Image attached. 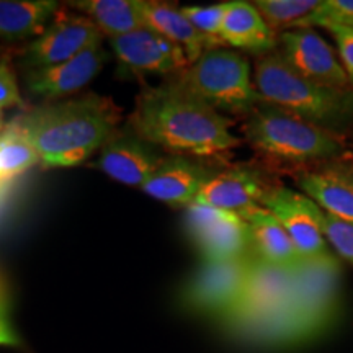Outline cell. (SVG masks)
Returning a JSON list of instances; mask_svg holds the SVG:
<instances>
[{"label":"cell","mask_w":353,"mask_h":353,"mask_svg":"<svg viewBox=\"0 0 353 353\" xmlns=\"http://www.w3.org/2000/svg\"><path fill=\"white\" fill-rule=\"evenodd\" d=\"M232 120L216 112L179 81L144 87L136 99L128 128L170 156L214 157L239 148Z\"/></svg>","instance_id":"1"},{"label":"cell","mask_w":353,"mask_h":353,"mask_svg":"<svg viewBox=\"0 0 353 353\" xmlns=\"http://www.w3.org/2000/svg\"><path fill=\"white\" fill-rule=\"evenodd\" d=\"M120 121L121 110L112 99L87 94L34 107L15 125L38 152L39 165L65 169L103 148Z\"/></svg>","instance_id":"2"},{"label":"cell","mask_w":353,"mask_h":353,"mask_svg":"<svg viewBox=\"0 0 353 353\" xmlns=\"http://www.w3.org/2000/svg\"><path fill=\"white\" fill-rule=\"evenodd\" d=\"M254 85L262 101L335 136L353 126V88H334L307 81L278 51L255 61Z\"/></svg>","instance_id":"3"},{"label":"cell","mask_w":353,"mask_h":353,"mask_svg":"<svg viewBox=\"0 0 353 353\" xmlns=\"http://www.w3.org/2000/svg\"><path fill=\"white\" fill-rule=\"evenodd\" d=\"M242 134L259 152L290 164H324L347 151L339 136L267 101L247 114Z\"/></svg>","instance_id":"4"},{"label":"cell","mask_w":353,"mask_h":353,"mask_svg":"<svg viewBox=\"0 0 353 353\" xmlns=\"http://www.w3.org/2000/svg\"><path fill=\"white\" fill-rule=\"evenodd\" d=\"M342 263L332 250L303 259L293 268L291 319L299 347L324 337L337 324L341 312Z\"/></svg>","instance_id":"5"},{"label":"cell","mask_w":353,"mask_h":353,"mask_svg":"<svg viewBox=\"0 0 353 353\" xmlns=\"http://www.w3.org/2000/svg\"><path fill=\"white\" fill-rule=\"evenodd\" d=\"M176 81L223 114H250L262 101L247 57L226 48L206 51Z\"/></svg>","instance_id":"6"},{"label":"cell","mask_w":353,"mask_h":353,"mask_svg":"<svg viewBox=\"0 0 353 353\" xmlns=\"http://www.w3.org/2000/svg\"><path fill=\"white\" fill-rule=\"evenodd\" d=\"M185 226L201 263L228 262L254 252L249 224L236 211L193 203L185 211Z\"/></svg>","instance_id":"7"},{"label":"cell","mask_w":353,"mask_h":353,"mask_svg":"<svg viewBox=\"0 0 353 353\" xmlns=\"http://www.w3.org/2000/svg\"><path fill=\"white\" fill-rule=\"evenodd\" d=\"M255 252L228 262L201 263L180 291V306L193 314L224 316L239 298Z\"/></svg>","instance_id":"8"},{"label":"cell","mask_w":353,"mask_h":353,"mask_svg":"<svg viewBox=\"0 0 353 353\" xmlns=\"http://www.w3.org/2000/svg\"><path fill=\"white\" fill-rule=\"evenodd\" d=\"M70 10L61 7L48 28L20 51V64L25 70L65 63L101 41L103 34L94 21Z\"/></svg>","instance_id":"9"},{"label":"cell","mask_w":353,"mask_h":353,"mask_svg":"<svg viewBox=\"0 0 353 353\" xmlns=\"http://www.w3.org/2000/svg\"><path fill=\"white\" fill-rule=\"evenodd\" d=\"M120 69L134 76H170L190 68L185 51L149 28L110 39Z\"/></svg>","instance_id":"10"},{"label":"cell","mask_w":353,"mask_h":353,"mask_svg":"<svg viewBox=\"0 0 353 353\" xmlns=\"http://www.w3.org/2000/svg\"><path fill=\"white\" fill-rule=\"evenodd\" d=\"M278 52L286 63L307 81L334 88L352 87L332 46L314 28L281 32L278 34Z\"/></svg>","instance_id":"11"},{"label":"cell","mask_w":353,"mask_h":353,"mask_svg":"<svg viewBox=\"0 0 353 353\" xmlns=\"http://www.w3.org/2000/svg\"><path fill=\"white\" fill-rule=\"evenodd\" d=\"M108 59L110 52L99 41L65 63L25 70L26 88L43 103L64 100L94 81Z\"/></svg>","instance_id":"12"},{"label":"cell","mask_w":353,"mask_h":353,"mask_svg":"<svg viewBox=\"0 0 353 353\" xmlns=\"http://www.w3.org/2000/svg\"><path fill=\"white\" fill-rule=\"evenodd\" d=\"M260 205L276 216L303 259H314L330 252V247L317 223L319 206L304 193L280 187H268Z\"/></svg>","instance_id":"13"},{"label":"cell","mask_w":353,"mask_h":353,"mask_svg":"<svg viewBox=\"0 0 353 353\" xmlns=\"http://www.w3.org/2000/svg\"><path fill=\"white\" fill-rule=\"evenodd\" d=\"M130 128L117 130L100 149L99 167L114 182L141 188L165 156Z\"/></svg>","instance_id":"14"},{"label":"cell","mask_w":353,"mask_h":353,"mask_svg":"<svg viewBox=\"0 0 353 353\" xmlns=\"http://www.w3.org/2000/svg\"><path fill=\"white\" fill-rule=\"evenodd\" d=\"M213 170L187 156H165L141 190L170 206L193 205Z\"/></svg>","instance_id":"15"},{"label":"cell","mask_w":353,"mask_h":353,"mask_svg":"<svg viewBox=\"0 0 353 353\" xmlns=\"http://www.w3.org/2000/svg\"><path fill=\"white\" fill-rule=\"evenodd\" d=\"M268 187L270 185L265 183L257 170L234 167V169L213 172L198 192L195 203L239 213L249 206L260 205V200Z\"/></svg>","instance_id":"16"},{"label":"cell","mask_w":353,"mask_h":353,"mask_svg":"<svg viewBox=\"0 0 353 353\" xmlns=\"http://www.w3.org/2000/svg\"><path fill=\"white\" fill-rule=\"evenodd\" d=\"M221 43L234 50L265 56L276 51L278 37L252 2L232 0L228 2L226 17L221 28Z\"/></svg>","instance_id":"17"},{"label":"cell","mask_w":353,"mask_h":353,"mask_svg":"<svg viewBox=\"0 0 353 353\" xmlns=\"http://www.w3.org/2000/svg\"><path fill=\"white\" fill-rule=\"evenodd\" d=\"M239 214L249 224L252 249L257 257L286 270H293L301 262L303 257L296 245L272 211L262 205H254L239 211Z\"/></svg>","instance_id":"18"},{"label":"cell","mask_w":353,"mask_h":353,"mask_svg":"<svg viewBox=\"0 0 353 353\" xmlns=\"http://www.w3.org/2000/svg\"><path fill=\"white\" fill-rule=\"evenodd\" d=\"M143 17L145 28L162 34L169 41L182 48L190 65L196 63L206 51L219 48L218 43L198 32L174 3L143 0Z\"/></svg>","instance_id":"19"},{"label":"cell","mask_w":353,"mask_h":353,"mask_svg":"<svg viewBox=\"0 0 353 353\" xmlns=\"http://www.w3.org/2000/svg\"><path fill=\"white\" fill-rule=\"evenodd\" d=\"M59 8L54 0H0V41L38 38Z\"/></svg>","instance_id":"20"},{"label":"cell","mask_w":353,"mask_h":353,"mask_svg":"<svg viewBox=\"0 0 353 353\" xmlns=\"http://www.w3.org/2000/svg\"><path fill=\"white\" fill-rule=\"evenodd\" d=\"M65 6L90 19L110 39L145 28L143 0H76Z\"/></svg>","instance_id":"21"},{"label":"cell","mask_w":353,"mask_h":353,"mask_svg":"<svg viewBox=\"0 0 353 353\" xmlns=\"http://www.w3.org/2000/svg\"><path fill=\"white\" fill-rule=\"evenodd\" d=\"M298 187L322 211L353 223V188L321 170H304L294 176Z\"/></svg>","instance_id":"22"},{"label":"cell","mask_w":353,"mask_h":353,"mask_svg":"<svg viewBox=\"0 0 353 353\" xmlns=\"http://www.w3.org/2000/svg\"><path fill=\"white\" fill-rule=\"evenodd\" d=\"M38 164V152L19 126L12 125L0 132V190Z\"/></svg>","instance_id":"23"},{"label":"cell","mask_w":353,"mask_h":353,"mask_svg":"<svg viewBox=\"0 0 353 353\" xmlns=\"http://www.w3.org/2000/svg\"><path fill=\"white\" fill-rule=\"evenodd\" d=\"M255 8L273 32L293 30L319 7L321 0H255Z\"/></svg>","instance_id":"24"},{"label":"cell","mask_w":353,"mask_h":353,"mask_svg":"<svg viewBox=\"0 0 353 353\" xmlns=\"http://www.w3.org/2000/svg\"><path fill=\"white\" fill-rule=\"evenodd\" d=\"M317 223L334 254L353 265V223L335 218L321 208L317 211Z\"/></svg>","instance_id":"25"},{"label":"cell","mask_w":353,"mask_h":353,"mask_svg":"<svg viewBox=\"0 0 353 353\" xmlns=\"http://www.w3.org/2000/svg\"><path fill=\"white\" fill-rule=\"evenodd\" d=\"M332 25L353 28V0H321L319 7L296 28H327Z\"/></svg>","instance_id":"26"},{"label":"cell","mask_w":353,"mask_h":353,"mask_svg":"<svg viewBox=\"0 0 353 353\" xmlns=\"http://www.w3.org/2000/svg\"><path fill=\"white\" fill-rule=\"evenodd\" d=\"M182 13L187 19L190 20L198 32L208 37L210 39H213L214 43H218L219 46L221 43V28H223L224 23V17H226V10H228V2H221L216 3V6H210V7H182L180 8Z\"/></svg>","instance_id":"27"},{"label":"cell","mask_w":353,"mask_h":353,"mask_svg":"<svg viewBox=\"0 0 353 353\" xmlns=\"http://www.w3.org/2000/svg\"><path fill=\"white\" fill-rule=\"evenodd\" d=\"M19 81L12 65V56L7 54L0 59V108H23Z\"/></svg>","instance_id":"28"},{"label":"cell","mask_w":353,"mask_h":353,"mask_svg":"<svg viewBox=\"0 0 353 353\" xmlns=\"http://www.w3.org/2000/svg\"><path fill=\"white\" fill-rule=\"evenodd\" d=\"M325 30H327L335 39L339 56H341V63L343 65V69H345L350 85L353 87V28L352 26L332 25L327 26Z\"/></svg>","instance_id":"29"},{"label":"cell","mask_w":353,"mask_h":353,"mask_svg":"<svg viewBox=\"0 0 353 353\" xmlns=\"http://www.w3.org/2000/svg\"><path fill=\"white\" fill-rule=\"evenodd\" d=\"M317 170L332 175L335 179L342 180V182H345L348 187L353 188V151L347 149L342 156L321 164Z\"/></svg>","instance_id":"30"},{"label":"cell","mask_w":353,"mask_h":353,"mask_svg":"<svg viewBox=\"0 0 353 353\" xmlns=\"http://www.w3.org/2000/svg\"><path fill=\"white\" fill-rule=\"evenodd\" d=\"M21 345H23V342L8 319H0V347L20 348Z\"/></svg>","instance_id":"31"},{"label":"cell","mask_w":353,"mask_h":353,"mask_svg":"<svg viewBox=\"0 0 353 353\" xmlns=\"http://www.w3.org/2000/svg\"><path fill=\"white\" fill-rule=\"evenodd\" d=\"M8 311H10V296H8L6 280L0 273V319H8Z\"/></svg>","instance_id":"32"},{"label":"cell","mask_w":353,"mask_h":353,"mask_svg":"<svg viewBox=\"0 0 353 353\" xmlns=\"http://www.w3.org/2000/svg\"><path fill=\"white\" fill-rule=\"evenodd\" d=\"M6 112H3V108H0V132L6 130Z\"/></svg>","instance_id":"33"},{"label":"cell","mask_w":353,"mask_h":353,"mask_svg":"<svg viewBox=\"0 0 353 353\" xmlns=\"http://www.w3.org/2000/svg\"><path fill=\"white\" fill-rule=\"evenodd\" d=\"M6 54H7V50L3 46H0V59H2V57Z\"/></svg>","instance_id":"34"}]
</instances>
